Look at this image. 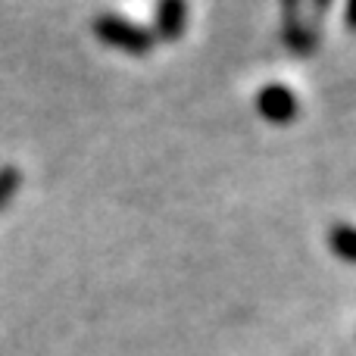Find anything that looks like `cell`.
<instances>
[{
	"label": "cell",
	"instance_id": "7a4b0ae2",
	"mask_svg": "<svg viewBox=\"0 0 356 356\" xmlns=\"http://www.w3.org/2000/svg\"><path fill=\"white\" fill-rule=\"evenodd\" d=\"M257 113L263 119H269V122L284 125V122H291V119H297L300 100H297L294 88L272 81V85H266L257 91Z\"/></svg>",
	"mask_w": 356,
	"mask_h": 356
},
{
	"label": "cell",
	"instance_id": "8992f818",
	"mask_svg": "<svg viewBox=\"0 0 356 356\" xmlns=\"http://www.w3.org/2000/svg\"><path fill=\"white\" fill-rule=\"evenodd\" d=\"M19 188H22V169L19 166H0V213L16 200Z\"/></svg>",
	"mask_w": 356,
	"mask_h": 356
},
{
	"label": "cell",
	"instance_id": "6da1fadb",
	"mask_svg": "<svg viewBox=\"0 0 356 356\" xmlns=\"http://www.w3.org/2000/svg\"><path fill=\"white\" fill-rule=\"evenodd\" d=\"M91 29L104 44L125 50V54H131V56H147L156 41L147 25H138L135 19L119 16V13H97Z\"/></svg>",
	"mask_w": 356,
	"mask_h": 356
},
{
	"label": "cell",
	"instance_id": "3957f363",
	"mask_svg": "<svg viewBox=\"0 0 356 356\" xmlns=\"http://www.w3.org/2000/svg\"><path fill=\"white\" fill-rule=\"evenodd\" d=\"M282 41L288 44L291 54L297 56H309L316 54V44H319V31L313 25L300 22V6L288 3L284 6V29H282Z\"/></svg>",
	"mask_w": 356,
	"mask_h": 356
},
{
	"label": "cell",
	"instance_id": "52a82bcc",
	"mask_svg": "<svg viewBox=\"0 0 356 356\" xmlns=\"http://www.w3.org/2000/svg\"><path fill=\"white\" fill-rule=\"evenodd\" d=\"M347 25L356 31V0H353V3H347Z\"/></svg>",
	"mask_w": 356,
	"mask_h": 356
},
{
	"label": "cell",
	"instance_id": "5b68a950",
	"mask_svg": "<svg viewBox=\"0 0 356 356\" xmlns=\"http://www.w3.org/2000/svg\"><path fill=\"white\" fill-rule=\"evenodd\" d=\"M328 247H332V253L338 259L356 266V225H350V222H334L328 228Z\"/></svg>",
	"mask_w": 356,
	"mask_h": 356
},
{
	"label": "cell",
	"instance_id": "277c9868",
	"mask_svg": "<svg viewBox=\"0 0 356 356\" xmlns=\"http://www.w3.org/2000/svg\"><path fill=\"white\" fill-rule=\"evenodd\" d=\"M188 3L181 0H166L154 10V38H163V41H178L188 29Z\"/></svg>",
	"mask_w": 356,
	"mask_h": 356
}]
</instances>
